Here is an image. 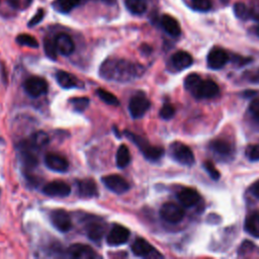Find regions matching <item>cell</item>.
I'll return each instance as SVG.
<instances>
[{"label": "cell", "mask_w": 259, "mask_h": 259, "mask_svg": "<svg viewBox=\"0 0 259 259\" xmlns=\"http://www.w3.org/2000/svg\"><path fill=\"white\" fill-rule=\"evenodd\" d=\"M99 73L108 81L130 82L142 74V69L127 60L110 58L101 64Z\"/></svg>", "instance_id": "1"}, {"label": "cell", "mask_w": 259, "mask_h": 259, "mask_svg": "<svg viewBox=\"0 0 259 259\" xmlns=\"http://www.w3.org/2000/svg\"><path fill=\"white\" fill-rule=\"evenodd\" d=\"M125 134L128 137V139H131L139 147V149L143 152L144 156L148 160L156 161V160H159L164 155V149L163 148L152 146L148 143L147 140H145L144 138H142L140 136H137L135 134H132V133H128V132H126Z\"/></svg>", "instance_id": "2"}, {"label": "cell", "mask_w": 259, "mask_h": 259, "mask_svg": "<svg viewBox=\"0 0 259 259\" xmlns=\"http://www.w3.org/2000/svg\"><path fill=\"white\" fill-rule=\"evenodd\" d=\"M170 153L173 159L180 164L190 166L194 162V155L192 150L180 142L173 143L170 146Z\"/></svg>", "instance_id": "3"}, {"label": "cell", "mask_w": 259, "mask_h": 259, "mask_svg": "<svg viewBox=\"0 0 259 259\" xmlns=\"http://www.w3.org/2000/svg\"><path fill=\"white\" fill-rule=\"evenodd\" d=\"M150 108V101L143 92L135 94L128 103V110L134 118L142 117Z\"/></svg>", "instance_id": "4"}, {"label": "cell", "mask_w": 259, "mask_h": 259, "mask_svg": "<svg viewBox=\"0 0 259 259\" xmlns=\"http://www.w3.org/2000/svg\"><path fill=\"white\" fill-rule=\"evenodd\" d=\"M220 92L219 85L212 80H200L191 94L196 98H212Z\"/></svg>", "instance_id": "5"}, {"label": "cell", "mask_w": 259, "mask_h": 259, "mask_svg": "<svg viewBox=\"0 0 259 259\" xmlns=\"http://www.w3.org/2000/svg\"><path fill=\"white\" fill-rule=\"evenodd\" d=\"M160 215L170 224H177L184 218V210L176 203L166 202L160 209Z\"/></svg>", "instance_id": "6"}, {"label": "cell", "mask_w": 259, "mask_h": 259, "mask_svg": "<svg viewBox=\"0 0 259 259\" xmlns=\"http://www.w3.org/2000/svg\"><path fill=\"white\" fill-rule=\"evenodd\" d=\"M24 89L31 97H38L48 91V82L37 76H32L24 82Z\"/></svg>", "instance_id": "7"}, {"label": "cell", "mask_w": 259, "mask_h": 259, "mask_svg": "<svg viewBox=\"0 0 259 259\" xmlns=\"http://www.w3.org/2000/svg\"><path fill=\"white\" fill-rule=\"evenodd\" d=\"M102 182L109 190L116 194H122L130 188L127 181L117 174H110L102 177Z\"/></svg>", "instance_id": "8"}, {"label": "cell", "mask_w": 259, "mask_h": 259, "mask_svg": "<svg viewBox=\"0 0 259 259\" xmlns=\"http://www.w3.org/2000/svg\"><path fill=\"white\" fill-rule=\"evenodd\" d=\"M206 61L210 69L219 70L227 64L229 61V56L225 50L221 48H214L208 53Z\"/></svg>", "instance_id": "9"}, {"label": "cell", "mask_w": 259, "mask_h": 259, "mask_svg": "<svg viewBox=\"0 0 259 259\" xmlns=\"http://www.w3.org/2000/svg\"><path fill=\"white\" fill-rule=\"evenodd\" d=\"M130 238V231L120 225H115L107 235V243L110 246H119L125 243Z\"/></svg>", "instance_id": "10"}, {"label": "cell", "mask_w": 259, "mask_h": 259, "mask_svg": "<svg viewBox=\"0 0 259 259\" xmlns=\"http://www.w3.org/2000/svg\"><path fill=\"white\" fill-rule=\"evenodd\" d=\"M42 191L49 196L65 197L70 194L71 187L64 181H52L45 185Z\"/></svg>", "instance_id": "11"}, {"label": "cell", "mask_w": 259, "mask_h": 259, "mask_svg": "<svg viewBox=\"0 0 259 259\" xmlns=\"http://www.w3.org/2000/svg\"><path fill=\"white\" fill-rule=\"evenodd\" d=\"M52 224L61 232H67L71 229L72 223L68 212L64 209H55L51 212Z\"/></svg>", "instance_id": "12"}, {"label": "cell", "mask_w": 259, "mask_h": 259, "mask_svg": "<svg viewBox=\"0 0 259 259\" xmlns=\"http://www.w3.org/2000/svg\"><path fill=\"white\" fill-rule=\"evenodd\" d=\"M55 44H56L58 53H60L63 56H69L75 50V44L72 37L67 33L58 34L55 38Z\"/></svg>", "instance_id": "13"}, {"label": "cell", "mask_w": 259, "mask_h": 259, "mask_svg": "<svg viewBox=\"0 0 259 259\" xmlns=\"http://www.w3.org/2000/svg\"><path fill=\"white\" fill-rule=\"evenodd\" d=\"M68 253L71 257L77 259H91L96 257L94 250L90 246L83 244H74L70 246Z\"/></svg>", "instance_id": "14"}, {"label": "cell", "mask_w": 259, "mask_h": 259, "mask_svg": "<svg viewBox=\"0 0 259 259\" xmlns=\"http://www.w3.org/2000/svg\"><path fill=\"white\" fill-rule=\"evenodd\" d=\"M192 63L193 59L191 55L184 51H178L171 57V64L178 71H182L186 68H189L192 65Z\"/></svg>", "instance_id": "15"}, {"label": "cell", "mask_w": 259, "mask_h": 259, "mask_svg": "<svg viewBox=\"0 0 259 259\" xmlns=\"http://www.w3.org/2000/svg\"><path fill=\"white\" fill-rule=\"evenodd\" d=\"M45 163L48 168L57 172H64L69 166L68 161L64 157L52 153L48 154L45 157Z\"/></svg>", "instance_id": "16"}, {"label": "cell", "mask_w": 259, "mask_h": 259, "mask_svg": "<svg viewBox=\"0 0 259 259\" xmlns=\"http://www.w3.org/2000/svg\"><path fill=\"white\" fill-rule=\"evenodd\" d=\"M178 197V200L180 201V203L186 207H190V206H193L194 204H196L199 199H200V196H199V193L193 189V188H189V187H186V188H183L180 190V192L178 193L177 195Z\"/></svg>", "instance_id": "17"}, {"label": "cell", "mask_w": 259, "mask_h": 259, "mask_svg": "<svg viewBox=\"0 0 259 259\" xmlns=\"http://www.w3.org/2000/svg\"><path fill=\"white\" fill-rule=\"evenodd\" d=\"M78 192L81 197L90 198L98 193L97 185L92 179H83L78 181Z\"/></svg>", "instance_id": "18"}, {"label": "cell", "mask_w": 259, "mask_h": 259, "mask_svg": "<svg viewBox=\"0 0 259 259\" xmlns=\"http://www.w3.org/2000/svg\"><path fill=\"white\" fill-rule=\"evenodd\" d=\"M132 251L136 256L148 257L156 250L148 241L143 238H138L132 245Z\"/></svg>", "instance_id": "19"}, {"label": "cell", "mask_w": 259, "mask_h": 259, "mask_svg": "<svg viewBox=\"0 0 259 259\" xmlns=\"http://www.w3.org/2000/svg\"><path fill=\"white\" fill-rule=\"evenodd\" d=\"M161 24L164 30L171 36H179L181 33V28L179 22L171 15L164 14L161 19Z\"/></svg>", "instance_id": "20"}, {"label": "cell", "mask_w": 259, "mask_h": 259, "mask_svg": "<svg viewBox=\"0 0 259 259\" xmlns=\"http://www.w3.org/2000/svg\"><path fill=\"white\" fill-rule=\"evenodd\" d=\"M56 79L59 85L65 89H70L78 86V80L72 74L65 71H58L56 74Z\"/></svg>", "instance_id": "21"}, {"label": "cell", "mask_w": 259, "mask_h": 259, "mask_svg": "<svg viewBox=\"0 0 259 259\" xmlns=\"http://www.w3.org/2000/svg\"><path fill=\"white\" fill-rule=\"evenodd\" d=\"M48 142H49V136L45 132L39 131V132L34 133L30 137L29 141H27L25 144L32 150H38V149L45 147L48 144Z\"/></svg>", "instance_id": "22"}, {"label": "cell", "mask_w": 259, "mask_h": 259, "mask_svg": "<svg viewBox=\"0 0 259 259\" xmlns=\"http://www.w3.org/2000/svg\"><path fill=\"white\" fill-rule=\"evenodd\" d=\"M84 0H55L52 5L53 7L62 13H68L74 8L79 6Z\"/></svg>", "instance_id": "23"}, {"label": "cell", "mask_w": 259, "mask_h": 259, "mask_svg": "<svg viewBox=\"0 0 259 259\" xmlns=\"http://www.w3.org/2000/svg\"><path fill=\"white\" fill-rule=\"evenodd\" d=\"M245 231L255 238H259V214L251 213L245 220Z\"/></svg>", "instance_id": "24"}, {"label": "cell", "mask_w": 259, "mask_h": 259, "mask_svg": "<svg viewBox=\"0 0 259 259\" xmlns=\"http://www.w3.org/2000/svg\"><path fill=\"white\" fill-rule=\"evenodd\" d=\"M126 9L133 14H143L147 10V0H124Z\"/></svg>", "instance_id": "25"}, {"label": "cell", "mask_w": 259, "mask_h": 259, "mask_svg": "<svg viewBox=\"0 0 259 259\" xmlns=\"http://www.w3.org/2000/svg\"><path fill=\"white\" fill-rule=\"evenodd\" d=\"M131 162V153L125 145H120L116 152V165L119 168L126 167Z\"/></svg>", "instance_id": "26"}, {"label": "cell", "mask_w": 259, "mask_h": 259, "mask_svg": "<svg viewBox=\"0 0 259 259\" xmlns=\"http://www.w3.org/2000/svg\"><path fill=\"white\" fill-rule=\"evenodd\" d=\"M210 148L219 155H229L232 152V146L225 140L217 139L210 143Z\"/></svg>", "instance_id": "27"}, {"label": "cell", "mask_w": 259, "mask_h": 259, "mask_svg": "<svg viewBox=\"0 0 259 259\" xmlns=\"http://www.w3.org/2000/svg\"><path fill=\"white\" fill-rule=\"evenodd\" d=\"M104 234V228L97 223H93L87 228V236L92 241H99Z\"/></svg>", "instance_id": "28"}, {"label": "cell", "mask_w": 259, "mask_h": 259, "mask_svg": "<svg viewBox=\"0 0 259 259\" xmlns=\"http://www.w3.org/2000/svg\"><path fill=\"white\" fill-rule=\"evenodd\" d=\"M234 13L238 18L242 20L251 18V10L244 3L241 2H238L234 5Z\"/></svg>", "instance_id": "29"}, {"label": "cell", "mask_w": 259, "mask_h": 259, "mask_svg": "<svg viewBox=\"0 0 259 259\" xmlns=\"http://www.w3.org/2000/svg\"><path fill=\"white\" fill-rule=\"evenodd\" d=\"M16 41H17V44H19L21 46H26L29 48H37L38 47L37 40L32 35L27 34V33L18 34L16 36Z\"/></svg>", "instance_id": "30"}, {"label": "cell", "mask_w": 259, "mask_h": 259, "mask_svg": "<svg viewBox=\"0 0 259 259\" xmlns=\"http://www.w3.org/2000/svg\"><path fill=\"white\" fill-rule=\"evenodd\" d=\"M97 95L99 96V98L104 101L105 103L109 104V105H118L119 101L117 99V97L115 95H113L112 93L104 90V89H98L97 90Z\"/></svg>", "instance_id": "31"}, {"label": "cell", "mask_w": 259, "mask_h": 259, "mask_svg": "<svg viewBox=\"0 0 259 259\" xmlns=\"http://www.w3.org/2000/svg\"><path fill=\"white\" fill-rule=\"evenodd\" d=\"M44 50H45L46 55L50 59H52V60H56L57 59L58 50H57L55 40L50 39V38H46L45 41H44Z\"/></svg>", "instance_id": "32"}, {"label": "cell", "mask_w": 259, "mask_h": 259, "mask_svg": "<svg viewBox=\"0 0 259 259\" xmlns=\"http://www.w3.org/2000/svg\"><path fill=\"white\" fill-rule=\"evenodd\" d=\"M70 103L76 111H83L87 108L89 99L87 97H74L70 100Z\"/></svg>", "instance_id": "33"}, {"label": "cell", "mask_w": 259, "mask_h": 259, "mask_svg": "<svg viewBox=\"0 0 259 259\" xmlns=\"http://www.w3.org/2000/svg\"><path fill=\"white\" fill-rule=\"evenodd\" d=\"M200 80H201V78L198 74H195V73L189 74L184 80V86H185L186 90H188L191 93V91L196 87V85L199 83Z\"/></svg>", "instance_id": "34"}, {"label": "cell", "mask_w": 259, "mask_h": 259, "mask_svg": "<svg viewBox=\"0 0 259 259\" xmlns=\"http://www.w3.org/2000/svg\"><path fill=\"white\" fill-rule=\"evenodd\" d=\"M246 157L250 160V161H259V144H253V145H249L246 148L245 151Z\"/></svg>", "instance_id": "35"}, {"label": "cell", "mask_w": 259, "mask_h": 259, "mask_svg": "<svg viewBox=\"0 0 259 259\" xmlns=\"http://www.w3.org/2000/svg\"><path fill=\"white\" fill-rule=\"evenodd\" d=\"M174 114H175V108L170 103H165L160 109V116L163 119H170L174 116Z\"/></svg>", "instance_id": "36"}, {"label": "cell", "mask_w": 259, "mask_h": 259, "mask_svg": "<svg viewBox=\"0 0 259 259\" xmlns=\"http://www.w3.org/2000/svg\"><path fill=\"white\" fill-rule=\"evenodd\" d=\"M203 168L205 169V171L208 173V175L213 179V180H217L220 178L221 174L219 172V170L215 168V166L213 165V163L211 161H208L206 160L204 163H203Z\"/></svg>", "instance_id": "37"}, {"label": "cell", "mask_w": 259, "mask_h": 259, "mask_svg": "<svg viewBox=\"0 0 259 259\" xmlns=\"http://www.w3.org/2000/svg\"><path fill=\"white\" fill-rule=\"evenodd\" d=\"M194 9L198 11H207L211 8L210 0H191Z\"/></svg>", "instance_id": "38"}, {"label": "cell", "mask_w": 259, "mask_h": 259, "mask_svg": "<svg viewBox=\"0 0 259 259\" xmlns=\"http://www.w3.org/2000/svg\"><path fill=\"white\" fill-rule=\"evenodd\" d=\"M244 78H245L246 80H248L249 82L259 83V69L250 70V71L245 72Z\"/></svg>", "instance_id": "39"}, {"label": "cell", "mask_w": 259, "mask_h": 259, "mask_svg": "<svg viewBox=\"0 0 259 259\" xmlns=\"http://www.w3.org/2000/svg\"><path fill=\"white\" fill-rule=\"evenodd\" d=\"M44 16H45V11H44L41 8L38 9L37 12H36V13L32 16V18L29 20V22H28L27 25H28L29 27H32V26L38 24V23L42 20Z\"/></svg>", "instance_id": "40"}, {"label": "cell", "mask_w": 259, "mask_h": 259, "mask_svg": "<svg viewBox=\"0 0 259 259\" xmlns=\"http://www.w3.org/2000/svg\"><path fill=\"white\" fill-rule=\"evenodd\" d=\"M249 110L251 114L254 116V118L259 120V98H256L251 101L249 105Z\"/></svg>", "instance_id": "41"}, {"label": "cell", "mask_w": 259, "mask_h": 259, "mask_svg": "<svg viewBox=\"0 0 259 259\" xmlns=\"http://www.w3.org/2000/svg\"><path fill=\"white\" fill-rule=\"evenodd\" d=\"M251 192L253 193L254 196H256L259 199V180H257L251 185Z\"/></svg>", "instance_id": "42"}, {"label": "cell", "mask_w": 259, "mask_h": 259, "mask_svg": "<svg viewBox=\"0 0 259 259\" xmlns=\"http://www.w3.org/2000/svg\"><path fill=\"white\" fill-rule=\"evenodd\" d=\"M7 1H8V3H9L12 7H14V8L19 7V0H7Z\"/></svg>", "instance_id": "43"}, {"label": "cell", "mask_w": 259, "mask_h": 259, "mask_svg": "<svg viewBox=\"0 0 259 259\" xmlns=\"http://www.w3.org/2000/svg\"><path fill=\"white\" fill-rule=\"evenodd\" d=\"M101 1L107 5H114L116 3V0H101Z\"/></svg>", "instance_id": "44"}, {"label": "cell", "mask_w": 259, "mask_h": 259, "mask_svg": "<svg viewBox=\"0 0 259 259\" xmlns=\"http://www.w3.org/2000/svg\"><path fill=\"white\" fill-rule=\"evenodd\" d=\"M255 31H256V34L259 36V26H257L256 27V29H255Z\"/></svg>", "instance_id": "45"}, {"label": "cell", "mask_w": 259, "mask_h": 259, "mask_svg": "<svg viewBox=\"0 0 259 259\" xmlns=\"http://www.w3.org/2000/svg\"><path fill=\"white\" fill-rule=\"evenodd\" d=\"M221 1H222L224 4H227V3L229 2V0H221Z\"/></svg>", "instance_id": "46"}]
</instances>
